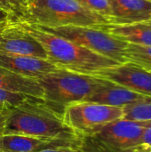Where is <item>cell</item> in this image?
Listing matches in <instances>:
<instances>
[{"instance_id": "obj_1", "label": "cell", "mask_w": 151, "mask_h": 152, "mask_svg": "<svg viewBox=\"0 0 151 152\" xmlns=\"http://www.w3.org/2000/svg\"><path fill=\"white\" fill-rule=\"evenodd\" d=\"M0 134H20L58 141H79L61 113L43 99L30 97L22 103L0 110Z\"/></svg>"}, {"instance_id": "obj_2", "label": "cell", "mask_w": 151, "mask_h": 152, "mask_svg": "<svg viewBox=\"0 0 151 152\" xmlns=\"http://www.w3.org/2000/svg\"><path fill=\"white\" fill-rule=\"evenodd\" d=\"M19 23L42 45L46 53L47 60L58 69L95 76L105 69L120 64L114 60L60 36L47 32L35 25Z\"/></svg>"}, {"instance_id": "obj_3", "label": "cell", "mask_w": 151, "mask_h": 152, "mask_svg": "<svg viewBox=\"0 0 151 152\" xmlns=\"http://www.w3.org/2000/svg\"><path fill=\"white\" fill-rule=\"evenodd\" d=\"M14 21L42 27H101L108 24L104 16L92 12L77 0H28Z\"/></svg>"}, {"instance_id": "obj_4", "label": "cell", "mask_w": 151, "mask_h": 152, "mask_svg": "<svg viewBox=\"0 0 151 152\" xmlns=\"http://www.w3.org/2000/svg\"><path fill=\"white\" fill-rule=\"evenodd\" d=\"M37 81L43 89V100L61 114L67 106L84 102L109 82L96 76L61 69L44 75Z\"/></svg>"}, {"instance_id": "obj_5", "label": "cell", "mask_w": 151, "mask_h": 152, "mask_svg": "<svg viewBox=\"0 0 151 152\" xmlns=\"http://www.w3.org/2000/svg\"><path fill=\"white\" fill-rule=\"evenodd\" d=\"M151 121L120 118L109 122L90 135L80 138V152H133Z\"/></svg>"}, {"instance_id": "obj_6", "label": "cell", "mask_w": 151, "mask_h": 152, "mask_svg": "<svg viewBox=\"0 0 151 152\" xmlns=\"http://www.w3.org/2000/svg\"><path fill=\"white\" fill-rule=\"evenodd\" d=\"M35 26L72 41L119 63L127 62L125 53L127 43L115 37L100 27L62 26L48 28L37 25Z\"/></svg>"}, {"instance_id": "obj_7", "label": "cell", "mask_w": 151, "mask_h": 152, "mask_svg": "<svg viewBox=\"0 0 151 152\" xmlns=\"http://www.w3.org/2000/svg\"><path fill=\"white\" fill-rule=\"evenodd\" d=\"M64 123L80 138L90 135L102 126L124 118V109L89 102H79L67 106L62 113Z\"/></svg>"}, {"instance_id": "obj_8", "label": "cell", "mask_w": 151, "mask_h": 152, "mask_svg": "<svg viewBox=\"0 0 151 152\" xmlns=\"http://www.w3.org/2000/svg\"><path fill=\"white\" fill-rule=\"evenodd\" d=\"M0 52L47 59L42 45L14 20L0 26Z\"/></svg>"}, {"instance_id": "obj_9", "label": "cell", "mask_w": 151, "mask_h": 152, "mask_svg": "<svg viewBox=\"0 0 151 152\" xmlns=\"http://www.w3.org/2000/svg\"><path fill=\"white\" fill-rule=\"evenodd\" d=\"M95 76L151 98V71L132 62L105 69Z\"/></svg>"}, {"instance_id": "obj_10", "label": "cell", "mask_w": 151, "mask_h": 152, "mask_svg": "<svg viewBox=\"0 0 151 152\" xmlns=\"http://www.w3.org/2000/svg\"><path fill=\"white\" fill-rule=\"evenodd\" d=\"M0 67L18 75L38 79L58 68L44 58L0 52Z\"/></svg>"}, {"instance_id": "obj_11", "label": "cell", "mask_w": 151, "mask_h": 152, "mask_svg": "<svg viewBox=\"0 0 151 152\" xmlns=\"http://www.w3.org/2000/svg\"><path fill=\"white\" fill-rule=\"evenodd\" d=\"M79 141H58L20 134H0L1 152H39L61 147L78 148Z\"/></svg>"}, {"instance_id": "obj_12", "label": "cell", "mask_w": 151, "mask_h": 152, "mask_svg": "<svg viewBox=\"0 0 151 152\" xmlns=\"http://www.w3.org/2000/svg\"><path fill=\"white\" fill-rule=\"evenodd\" d=\"M150 101H151L150 97L140 94L109 81L108 84L93 92L84 102L124 108L130 104Z\"/></svg>"}, {"instance_id": "obj_13", "label": "cell", "mask_w": 151, "mask_h": 152, "mask_svg": "<svg viewBox=\"0 0 151 152\" xmlns=\"http://www.w3.org/2000/svg\"><path fill=\"white\" fill-rule=\"evenodd\" d=\"M111 14L109 23L128 24L151 20L149 0H108Z\"/></svg>"}, {"instance_id": "obj_14", "label": "cell", "mask_w": 151, "mask_h": 152, "mask_svg": "<svg viewBox=\"0 0 151 152\" xmlns=\"http://www.w3.org/2000/svg\"><path fill=\"white\" fill-rule=\"evenodd\" d=\"M100 28L128 44L151 45V20L128 24L108 23Z\"/></svg>"}, {"instance_id": "obj_15", "label": "cell", "mask_w": 151, "mask_h": 152, "mask_svg": "<svg viewBox=\"0 0 151 152\" xmlns=\"http://www.w3.org/2000/svg\"><path fill=\"white\" fill-rule=\"evenodd\" d=\"M0 88L43 99V89L37 79L26 77L0 67Z\"/></svg>"}, {"instance_id": "obj_16", "label": "cell", "mask_w": 151, "mask_h": 152, "mask_svg": "<svg viewBox=\"0 0 151 152\" xmlns=\"http://www.w3.org/2000/svg\"><path fill=\"white\" fill-rule=\"evenodd\" d=\"M125 53L127 61L151 71V45L127 43Z\"/></svg>"}, {"instance_id": "obj_17", "label": "cell", "mask_w": 151, "mask_h": 152, "mask_svg": "<svg viewBox=\"0 0 151 152\" xmlns=\"http://www.w3.org/2000/svg\"><path fill=\"white\" fill-rule=\"evenodd\" d=\"M124 109V118L135 121H151V101L127 105Z\"/></svg>"}, {"instance_id": "obj_18", "label": "cell", "mask_w": 151, "mask_h": 152, "mask_svg": "<svg viewBox=\"0 0 151 152\" xmlns=\"http://www.w3.org/2000/svg\"><path fill=\"white\" fill-rule=\"evenodd\" d=\"M30 97L33 96H28L19 93H12L0 88V110H5L13 108Z\"/></svg>"}, {"instance_id": "obj_19", "label": "cell", "mask_w": 151, "mask_h": 152, "mask_svg": "<svg viewBox=\"0 0 151 152\" xmlns=\"http://www.w3.org/2000/svg\"><path fill=\"white\" fill-rule=\"evenodd\" d=\"M77 1L86 9L107 18L109 23L111 10L108 0H77Z\"/></svg>"}, {"instance_id": "obj_20", "label": "cell", "mask_w": 151, "mask_h": 152, "mask_svg": "<svg viewBox=\"0 0 151 152\" xmlns=\"http://www.w3.org/2000/svg\"><path fill=\"white\" fill-rule=\"evenodd\" d=\"M0 9L10 13L13 20H16L20 12V6L14 0H0Z\"/></svg>"}, {"instance_id": "obj_21", "label": "cell", "mask_w": 151, "mask_h": 152, "mask_svg": "<svg viewBox=\"0 0 151 152\" xmlns=\"http://www.w3.org/2000/svg\"><path fill=\"white\" fill-rule=\"evenodd\" d=\"M140 148L151 149V123L143 133V135L142 137L141 143H140Z\"/></svg>"}, {"instance_id": "obj_22", "label": "cell", "mask_w": 151, "mask_h": 152, "mask_svg": "<svg viewBox=\"0 0 151 152\" xmlns=\"http://www.w3.org/2000/svg\"><path fill=\"white\" fill-rule=\"evenodd\" d=\"M39 152H80V151L78 148H75V147H61V148L47 149Z\"/></svg>"}, {"instance_id": "obj_23", "label": "cell", "mask_w": 151, "mask_h": 152, "mask_svg": "<svg viewBox=\"0 0 151 152\" xmlns=\"http://www.w3.org/2000/svg\"><path fill=\"white\" fill-rule=\"evenodd\" d=\"M10 20H13L12 15L10 13H8L7 12L0 9V25L4 24V23L8 22Z\"/></svg>"}, {"instance_id": "obj_24", "label": "cell", "mask_w": 151, "mask_h": 152, "mask_svg": "<svg viewBox=\"0 0 151 152\" xmlns=\"http://www.w3.org/2000/svg\"><path fill=\"white\" fill-rule=\"evenodd\" d=\"M17 4H18V5L20 6V8H21V6L28 1V0H14ZM20 13V12H19Z\"/></svg>"}, {"instance_id": "obj_25", "label": "cell", "mask_w": 151, "mask_h": 152, "mask_svg": "<svg viewBox=\"0 0 151 152\" xmlns=\"http://www.w3.org/2000/svg\"><path fill=\"white\" fill-rule=\"evenodd\" d=\"M133 152H151L150 149H144V148H138Z\"/></svg>"}, {"instance_id": "obj_26", "label": "cell", "mask_w": 151, "mask_h": 152, "mask_svg": "<svg viewBox=\"0 0 151 152\" xmlns=\"http://www.w3.org/2000/svg\"><path fill=\"white\" fill-rule=\"evenodd\" d=\"M149 1H150V2H151V0H149Z\"/></svg>"}, {"instance_id": "obj_27", "label": "cell", "mask_w": 151, "mask_h": 152, "mask_svg": "<svg viewBox=\"0 0 151 152\" xmlns=\"http://www.w3.org/2000/svg\"><path fill=\"white\" fill-rule=\"evenodd\" d=\"M150 151H151V149H150Z\"/></svg>"}, {"instance_id": "obj_28", "label": "cell", "mask_w": 151, "mask_h": 152, "mask_svg": "<svg viewBox=\"0 0 151 152\" xmlns=\"http://www.w3.org/2000/svg\"><path fill=\"white\" fill-rule=\"evenodd\" d=\"M2 25H3V24H2ZM0 26H1V25H0Z\"/></svg>"}, {"instance_id": "obj_29", "label": "cell", "mask_w": 151, "mask_h": 152, "mask_svg": "<svg viewBox=\"0 0 151 152\" xmlns=\"http://www.w3.org/2000/svg\"><path fill=\"white\" fill-rule=\"evenodd\" d=\"M0 152H1V151H0Z\"/></svg>"}]
</instances>
